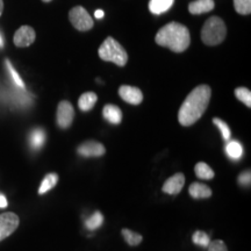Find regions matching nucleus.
I'll use <instances>...</instances> for the list:
<instances>
[{
    "instance_id": "obj_1",
    "label": "nucleus",
    "mask_w": 251,
    "mask_h": 251,
    "mask_svg": "<svg viewBox=\"0 0 251 251\" xmlns=\"http://www.w3.org/2000/svg\"><path fill=\"white\" fill-rule=\"evenodd\" d=\"M212 90L208 85H199L181 103L179 112H178V121L184 127H190L197 124L200 120L203 113L206 112L211 100Z\"/></svg>"
},
{
    "instance_id": "obj_2",
    "label": "nucleus",
    "mask_w": 251,
    "mask_h": 251,
    "mask_svg": "<svg viewBox=\"0 0 251 251\" xmlns=\"http://www.w3.org/2000/svg\"><path fill=\"white\" fill-rule=\"evenodd\" d=\"M155 40L158 46L169 48L174 52H183L190 47L191 35L183 25L170 23L158 30Z\"/></svg>"
},
{
    "instance_id": "obj_3",
    "label": "nucleus",
    "mask_w": 251,
    "mask_h": 251,
    "mask_svg": "<svg viewBox=\"0 0 251 251\" xmlns=\"http://www.w3.org/2000/svg\"><path fill=\"white\" fill-rule=\"evenodd\" d=\"M99 56L102 61L112 62L118 67H125L128 62V54L117 40L108 36L99 48Z\"/></svg>"
},
{
    "instance_id": "obj_4",
    "label": "nucleus",
    "mask_w": 251,
    "mask_h": 251,
    "mask_svg": "<svg viewBox=\"0 0 251 251\" xmlns=\"http://www.w3.org/2000/svg\"><path fill=\"white\" fill-rule=\"evenodd\" d=\"M227 35V27L222 19L212 17L206 21L201 30V40L207 46H218Z\"/></svg>"
},
{
    "instance_id": "obj_5",
    "label": "nucleus",
    "mask_w": 251,
    "mask_h": 251,
    "mask_svg": "<svg viewBox=\"0 0 251 251\" xmlns=\"http://www.w3.org/2000/svg\"><path fill=\"white\" fill-rule=\"evenodd\" d=\"M69 19L72 26L80 31L90 30L94 25L93 19L90 17L89 12L81 6H76L72 8L69 13Z\"/></svg>"
},
{
    "instance_id": "obj_6",
    "label": "nucleus",
    "mask_w": 251,
    "mask_h": 251,
    "mask_svg": "<svg viewBox=\"0 0 251 251\" xmlns=\"http://www.w3.org/2000/svg\"><path fill=\"white\" fill-rule=\"evenodd\" d=\"M20 225V219L15 213L6 212L0 214V242L11 236Z\"/></svg>"
},
{
    "instance_id": "obj_7",
    "label": "nucleus",
    "mask_w": 251,
    "mask_h": 251,
    "mask_svg": "<svg viewBox=\"0 0 251 251\" xmlns=\"http://www.w3.org/2000/svg\"><path fill=\"white\" fill-rule=\"evenodd\" d=\"M75 118V109L71 102L63 100L58 103L57 106V113H56V121H57V126L62 129H68L71 127L72 121Z\"/></svg>"
},
{
    "instance_id": "obj_8",
    "label": "nucleus",
    "mask_w": 251,
    "mask_h": 251,
    "mask_svg": "<svg viewBox=\"0 0 251 251\" xmlns=\"http://www.w3.org/2000/svg\"><path fill=\"white\" fill-rule=\"evenodd\" d=\"M36 39L35 30L29 26H23L15 31L13 42L18 48H26L33 45L34 41Z\"/></svg>"
},
{
    "instance_id": "obj_9",
    "label": "nucleus",
    "mask_w": 251,
    "mask_h": 251,
    "mask_svg": "<svg viewBox=\"0 0 251 251\" xmlns=\"http://www.w3.org/2000/svg\"><path fill=\"white\" fill-rule=\"evenodd\" d=\"M119 96L124 101L130 103V105H140L143 101V93L139 87L122 85L119 89Z\"/></svg>"
},
{
    "instance_id": "obj_10",
    "label": "nucleus",
    "mask_w": 251,
    "mask_h": 251,
    "mask_svg": "<svg viewBox=\"0 0 251 251\" xmlns=\"http://www.w3.org/2000/svg\"><path fill=\"white\" fill-rule=\"evenodd\" d=\"M77 151L83 157H100L105 155L106 148L97 141H86L78 147Z\"/></svg>"
},
{
    "instance_id": "obj_11",
    "label": "nucleus",
    "mask_w": 251,
    "mask_h": 251,
    "mask_svg": "<svg viewBox=\"0 0 251 251\" xmlns=\"http://www.w3.org/2000/svg\"><path fill=\"white\" fill-rule=\"evenodd\" d=\"M185 184V176L183 174H176L163 184L162 191L170 196H176L183 190Z\"/></svg>"
},
{
    "instance_id": "obj_12",
    "label": "nucleus",
    "mask_w": 251,
    "mask_h": 251,
    "mask_svg": "<svg viewBox=\"0 0 251 251\" xmlns=\"http://www.w3.org/2000/svg\"><path fill=\"white\" fill-rule=\"evenodd\" d=\"M215 2L214 0H196L188 5V11L191 14L198 15L211 12L214 8Z\"/></svg>"
},
{
    "instance_id": "obj_13",
    "label": "nucleus",
    "mask_w": 251,
    "mask_h": 251,
    "mask_svg": "<svg viewBox=\"0 0 251 251\" xmlns=\"http://www.w3.org/2000/svg\"><path fill=\"white\" fill-rule=\"evenodd\" d=\"M102 115L105 120H107L112 125H120L122 121V112L118 106L107 103L102 109Z\"/></svg>"
},
{
    "instance_id": "obj_14",
    "label": "nucleus",
    "mask_w": 251,
    "mask_h": 251,
    "mask_svg": "<svg viewBox=\"0 0 251 251\" xmlns=\"http://www.w3.org/2000/svg\"><path fill=\"white\" fill-rule=\"evenodd\" d=\"M188 193L193 199H207L212 196V190L205 184L193 183L190 185Z\"/></svg>"
},
{
    "instance_id": "obj_15",
    "label": "nucleus",
    "mask_w": 251,
    "mask_h": 251,
    "mask_svg": "<svg viewBox=\"0 0 251 251\" xmlns=\"http://www.w3.org/2000/svg\"><path fill=\"white\" fill-rule=\"evenodd\" d=\"M97 101H98V96L94 92H85L83 93L78 99V107L80 111L89 112L94 107Z\"/></svg>"
},
{
    "instance_id": "obj_16",
    "label": "nucleus",
    "mask_w": 251,
    "mask_h": 251,
    "mask_svg": "<svg viewBox=\"0 0 251 251\" xmlns=\"http://www.w3.org/2000/svg\"><path fill=\"white\" fill-rule=\"evenodd\" d=\"M175 0H150L149 9L152 14L159 15L168 12L172 7Z\"/></svg>"
},
{
    "instance_id": "obj_17",
    "label": "nucleus",
    "mask_w": 251,
    "mask_h": 251,
    "mask_svg": "<svg viewBox=\"0 0 251 251\" xmlns=\"http://www.w3.org/2000/svg\"><path fill=\"white\" fill-rule=\"evenodd\" d=\"M194 172H196L197 177L199 178V179L209 180V179H213L215 176L214 171L212 170L211 166L203 162L198 163V164L196 165V168H194Z\"/></svg>"
},
{
    "instance_id": "obj_18",
    "label": "nucleus",
    "mask_w": 251,
    "mask_h": 251,
    "mask_svg": "<svg viewBox=\"0 0 251 251\" xmlns=\"http://www.w3.org/2000/svg\"><path fill=\"white\" fill-rule=\"evenodd\" d=\"M58 183V175L57 174H48L43 178L42 183L40 185L39 194H45L52 190Z\"/></svg>"
},
{
    "instance_id": "obj_19",
    "label": "nucleus",
    "mask_w": 251,
    "mask_h": 251,
    "mask_svg": "<svg viewBox=\"0 0 251 251\" xmlns=\"http://www.w3.org/2000/svg\"><path fill=\"white\" fill-rule=\"evenodd\" d=\"M121 234H122V236H124L126 242L129 244L130 247L139 246V244H141V242L143 241L142 235L139 233H135V231L130 230V229L124 228L121 230Z\"/></svg>"
},
{
    "instance_id": "obj_20",
    "label": "nucleus",
    "mask_w": 251,
    "mask_h": 251,
    "mask_svg": "<svg viewBox=\"0 0 251 251\" xmlns=\"http://www.w3.org/2000/svg\"><path fill=\"white\" fill-rule=\"evenodd\" d=\"M226 152L231 159H240L243 155V148L237 141H231L226 147Z\"/></svg>"
},
{
    "instance_id": "obj_21",
    "label": "nucleus",
    "mask_w": 251,
    "mask_h": 251,
    "mask_svg": "<svg viewBox=\"0 0 251 251\" xmlns=\"http://www.w3.org/2000/svg\"><path fill=\"white\" fill-rule=\"evenodd\" d=\"M235 97L240 101H242L247 107H251V92L249 89H247V87H237L235 90Z\"/></svg>"
},
{
    "instance_id": "obj_22",
    "label": "nucleus",
    "mask_w": 251,
    "mask_h": 251,
    "mask_svg": "<svg viewBox=\"0 0 251 251\" xmlns=\"http://www.w3.org/2000/svg\"><path fill=\"white\" fill-rule=\"evenodd\" d=\"M103 222V216L100 212H96L94 214L90 216L89 219L85 221V226L90 230H94V229H98Z\"/></svg>"
},
{
    "instance_id": "obj_23",
    "label": "nucleus",
    "mask_w": 251,
    "mask_h": 251,
    "mask_svg": "<svg viewBox=\"0 0 251 251\" xmlns=\"http://www.w3.org/2000/svg\"><path fill=\"white\" fill-rule=\"evenodd\" d=\"M46 140V135L45 131L41 129H36L34 130L30 135V144L34 149H40L41 147L43 146Z\"/></svg>"
},
{
    "instance_id": "obj_24",
    "label": "nucleus",
    "mask_w": 251,
    "mask_h": 251,
    "mask_svg": "<svg viewBox=\"0 0 251 251\" xmlns=\"http://www.w3.org/2000/svg\"><path fill=\"white\" fill-rule=\"evenodd\" d=\"M234 6L237 13L242 15L251 13V0H234Z\"/></svg>"
},
{
    "instance_id": "obj_25",
    "label": "nucleus",
    "mask_w": 251,
    "mask_h": 251,
    "mask_svg": "<svg viewBox=\"0 0 251 251\" xmlns=\"http://www.w3.org/2000/svg\"><path fill=\"white\" fill-rule=\"evenodd\" d=\"M5 64H6V68H7L8 72H9V75H11V78H12V80H13V83H14L15 85H17L18 87H20V89H25V83H24V80L21 79V77L19 76L18 72L15 71V69L13 68V65H12V63L9 62V59H6Z\"/></svg>"
},
{
    "instance_id": "obj_26",
    "label": "nucleus",
    "mask_w": 251,
    "mask_h": 251,
    "mask_svg": "<svg viewBox=\"0 0 251 251\" xmlns=\"http://www.w3.org/2000/svg\"><path fill=\"white\" fill-rule=\"evenodd\" d=\"M192 240H193L194 244H197V246H201L203 248L208 247L209 242H211V240H209L208 235H207L205 231H201V230L196 231V233L193 234Z\"/></svg>"
},
{
    "instance_id": "obj_27",
    "label": "nucleus",
    "mask_w": 251,
    "mask_h": 251,
    "mask_svg": "<svg viewBox=\"0 0 251 251\" xmlns=\"http://www.w3.org/2000/svg\"><path fill=\"white\" fill-rule=\"evenodd\" d=\"M213 124H214L216 127L219 128L220 131H221V134H222V137H224L226 141H228L229 139H230V128H229L228 124H226L225 121H222L221 119H219V118L213 119Z\"/></svg>"
},
{
    "instance_id": "obj_28",
    "label": "nucleus",
    "mask_w": 251,
    "mask_h": 251,
    "mask_svg": "<svg viewBox=\"0 0 251 251\" xmlns=\"http://www.w3.org/2000/svg\"><path fill=\"white\" fill-rule=\"evenodd\" d=\"M207 248H208V251H228L226 243L221 240L212 241V242H209Z\"/></svg>"
},
{
    "instance_id": "obj_29",
    "label": "nucleus",
    "mask_w": 251,
    "mask_h": 251,
    "mask_svg": "<svg viewBox=\"0 0 251 251\" xmlns=\"http://www.w3.org/2000/svg\"><path fill=\"white\" fill-rule=\"evenodd\" d=\"M238 183L243 186H247V185L250 184V171H244L238 177Z\"/></svg>"
},
{
    "instance_id": "obj_30",
    "label": "nucleus",
    "mask_w": 251,
    "mask_h": 251,
    "mask_svg": "<svg viewBox=\"0 0 251 251\" xmlns=\"http://www.w3.org/2000/svg\"><path fill=\"white\" fill-rule=\"evenodd\" d=\"M6 207H7V199L5 196L0 194V208H6Z\"/></svg>"
},
{
    "instance_id": "obj_31",
    "label": "nucleus",
    "mask_w": 251,
    "mask_h": 251,
    "mask_svg": "<svg viewBox=\"0 0 251 251\" xmlns=\"http://www.w3.org/2000/svg\"><path fill=\"white\" fill-rule=\"evenodd\" d=\"M103 15H105V12H103L102 9H98V11L94 12V17H96V19H102Z\"/></svg>"
},
{
    "instance_id": "obj_32",
    "label": "nucleus",
    "mask_w": 251,
    "mask_h": 251,
    "mask_svg": "<svg viewBox=\"0 0 251 251\" xmlns=\"http://www.w3.org/2000/svg\"><path fill=\"white\" fill-rule=\"evenodd\" d=\"M2 11H4V1H2V0H0V17H1Z\"/></svg>"
},
{
    "instance_id": "obj_33",
    "label": "nucleus",
    "mask_w": 251,
    "mask_h": 251,
    "mask_svg": "<svg viewBox=\"0 0 251 251\" xmlns=\"http://www.w3.org/2000/svg\"><path fill=\"white\" fill-rule=\"evenodd\" d=\"M4 47V37H2L1 33H0V48H2Z\"/></svg>"
},
{
    "instance_id": "obj_34",
    "label": "nucleus",
    "mask_w": 251,
    "mask_h": 251,
    "mask_svg": "<svg viewBox=\"0 0 251 251\" xmlns=\"http://www.w3.org/2000/svg\"><path fill=\"white\" fill-rule=\"evenodd\" d=\"M43 1H45V2H49V1H51V0H43Z\"/></svg>"
}]
</instances>
